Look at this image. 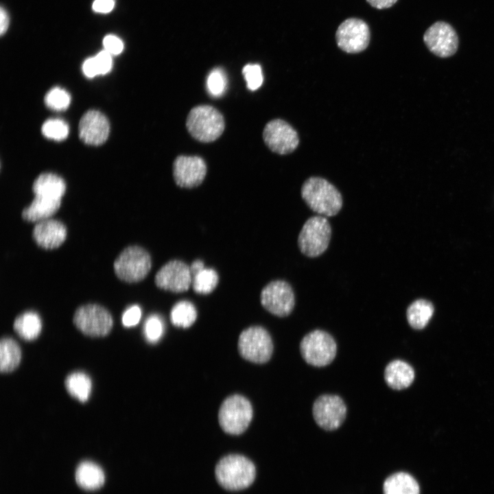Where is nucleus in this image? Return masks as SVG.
I'll list each match as a JSON object with an SVG mask.
<instances>
[{"label":"nucleus","mask_w":494,"mask_h":494,"mask_svg":"<svg viewBox=\"0 0 494 494\" xmlns=\"http://www.w3.org/2000/svg\"><path fill=\"white\" fill-rule=\"evenodd\" d=\"M227 78L221 68H215L209 73L207 78L208 93L214 97H221L227 88Z\"/></svg>","instance_id":"30"},{"label":"nucleus","mask_w":494,"mask_h":494,"mask_svg":"<svg viewBox=\"0 0 494 494\" xmlns=\"http://www.w3.org/2000/svg\"><path fill=\"white\" fill-rule=\"evenodd\" d=\"M60 206L61 200L35 196L30 205L23 210L21 216L27 222H38L49 218L58 211Z\"/></svg>","instance_id":"20"},{"label":"nucleus","mask_w":494,"mask_h":494,"mask_svg":"<svg viewBox=\"0 0 494 494\" xmlns=\"http://www.w3.org/2000/svg\"><path fill=\"white\" fill-rule=\"evenodd\" d=\"M21 351L18 343L10 338L1 339L0 343V370L3 373L13 371L19 364Z\"/></svg>","instance_id":"26"},{"label":"nucleus","mask_w":494,"mask_h":494,"mask_svg":"<svg viewBox=\"0 0 494 494\" xmlns=\"http://www.w3.org/2000/svg\"><path fill=\"white\" fill-rule=\"evenodd\" d=\"M219 277L217 272L212 268H204L192 279L193 290L200 294H208L217 287Z\"/></svg>","instance_id":"29"},{"label":"nucleus","mask_w":494,"mask_h":494,"mask_svg":"<svg viewBox=\"0 0 494 494\" xmlns=\"http://www.w3.org/2000/svg\"><path fill=\"white\" fill-rule=\"evenodd\" d=\"M242 74L250 91L258 89L263 84L262 69L258 64H248L242 69Z\"/></svg>","instance_id":"34"},{"label":"nucleus","mask_w":494,"mask_h":494,"mask_svg":"<svg viewBox=\"0 0 494 494\" xmlns=\"http://www.w3.org/2000/svg\"><path fill=\"white\" fill-rule=\"evenodd\" d=\"M41 130L45 137L57 141L65 139L69 132L67 124L60 119L47 120L43 124Z\"/></svg>","instance_id":"31"},{"label":"nucleus","mask_w":494,"mask_h":494,"mask_svg":"<svg viewBox=\"0 0 494 494\" xmlns=\"http://www.w3.org/2000/svg\"><path fill=\"white\" fill-rule=\"evenodd\" d=\"M45 103L49 108L54 110H64L71 103V96L64 89L54 87L46 94Z\"/></svg>","instance_id":"32"},{"label":"nucleus","mask_w":494,"mask_h":494,"mask_svg":"<svg viewBox=\"0 0 494 494\" xmlns=\"http://www.w3.org/2000/svg\"><path fill=\"white\" fill-rule=\"evenodd\" d=\"M238 351L245 360L253 363L263 364L272 356V340L266 329L260 326H252L240 333Z\"/></svg>","instance_id":"8"},{"label":"nucleus","mask_w":494,"mask_h":494,"mask_svg":"<svg viewBox=\"0 0 494 494\" xmlns=\"http://www.w3.org/2000/svg\"><path fill=\"white\" fill-rule=\"evenodd\" d=\"M312 414L319 427L331 431L340 427L345 420L346 406L338 395H322L315 400Z\"/></svg>","instance_id":"13"},{"label":"nucleus","mask_w":494,"mask_h":494,"mask_svg":"<svg viewBox=\"0 0 494 494\" xmlns=\"http://www.w3.org/2000/svg\"><path fill=\"white\" fill-rule=\"evenodd\" d=\"M197 318L195 306L189 301H181L176 303L170 312L172 323L178 327L188 328Z\"/></svg>","instance_id":"28"},{"label":"nucleus","mask_w":494,"mask_h":494,"mask_svg":"<svg viewBox=\"0 0 494 494\" xmlns=\"http://www.w3.org/2000/svg\"><path fill=\"white\" fill-rule=\"evenodd\" d=\"M141 310L138 305H133L127 309L122 316V323L126 327L136 325L140 320Z\"/></svg>","instance_id":"37"},{"label":"nucleus","mask_w":494,"mask_h":494,"mask_svg":"<svg viewBox=\"0 0 494 494\" xmlns=\"http://www.w3.org/2000/svg\"><path fill=\"white\" fill-rule=\"evenodd\" d=\"M204 160L198 156H178L173 163V177L176 184L183 188L199 186L207 174Z\"/></svg>","instance_id":"16"},{"label":"nucleus","mask_w":494,"mask_h":494,"mask_svg":"<svg viewBox=\"0 0 494 494\" xmlns=\"http://www.w3.org/2000/svg\"><path fill=\"white\" fill-rule=\"evenodd\" d=\"M419 486L409 473L398 472L389 476L384 483V494H419Z\"/></svg>","instance_id":"24"},{"label":"nucleus","mask_w":494,"mask_h":494,"mask_svg":"<svg viewBox=\"0 0 494 494\" xmlns=\"http://www.w3.org/2000/svg\"><path fill=\"white\" fill-rule=\"evenodd\" d=\"M186 127L189 133L198 141L210 143L223 133L225 121L222 114L211 105H199L189 111Z\"/></svg>","instance_id":"3"},{"label":"nucleus","mask_w":494,"mask_h":494,"mask_svg":"<svg viewBox=\"0 0 494 494\" xmlns=\"http://www.w3.org/2000/svg\"><path fill=\"white\" fill-rule=\"evenodd\" d=\"M115 0H95L93 10L96 12L108 13L114 8Z\"/></svg>","instance_id":"38"},{"label":"nucleus","mask_w":494,"mask_h":494,"mask_svg":"<svg viewBox=\"0 0 494 494\" xmlns=\"http://www.w3.org/2000/svg\"><path fill=\"white\" fill-rule=\"evenodd\" d=\"M252 416L250 402L244 396L233 395L222 402L218 412V421L226 433L238 435L248 428Z\"/></svg>","instance_id":"4"},{"label":"nucleus","mask_w":494,"mask_h":494,"mask_svg":"<svg viewBox=\"0 0 494 494\" xmlns=\"http://www.w3.org/2000/svg\"><path fill=\"white\" fill-rule=\"evenodd\" d=\"M164 325L162 319L157 315L149 316L143 326V334L150 343L158 342L163 334Z\"/></svg>","instance_id":"33"},{"label":"nucleus","mask_w":494,"mask_h":494,"mask_svg":"<svg viewBox=\"0 0 494 494\" xmlns=\"http://www.w3.org/2000/svg\"><path fill=\"white\" fill-rule=\"evenodd\" d=\"M219 484L228 491H239L248 487L254 482L256 469L246 457L230 454L223 457L215 470Z\"/></svg>","instance_id":"2"},{"label":"nucleus","mask_w":494,"mask_h":494,"mask_svg":"<svg viewBox=\"0 0 494 494\" xmlns=\"http://www.w3.org/2000/svg\"><path fill=\"white\" fill-rule=\"evenodd\" d=\"M9 16L6 10L1 6L0 8V34L3 36L9 26Z\"/></svg>","instance_id":"41"},{"label":"nucleus","mask_w":494,"mask_h":494,"mask_svg":"<svg viewBox=\"0 0 494 494\" xmlns=\"http://www.w3.org/2000/svg\"><path fill=\"white\" fill-rule=\"evenodd\" d=\"M93 58L98 75L108 73L113 65L111 55L106 50L101 51Z\"/></svg>","instance_id":"35"},{"label":"nucleus","mask_w":494,"mask_h":494,"mask_svg":"<svg viewBox=\"0 0 494 494\" xmlns=\"http://www.w3.org/2000/svg\"><path fill=\"white\" fill-rule=\"evenodd\" d=\"M82 71L87 78H94L98 75L93 58L86 59L82 64Z\"/></svg>","instance_id":"39"},{"label":"nucleus","mask_w":494,"mask_h":494,"mask_svg":"<svg viewBox=\"0 0 494 494\" xmlns=\"http://www.w3.org/2000/svg\"><path fill=\"white\" fill-rule=\"evenodd\" d=\"M117 277L127 283H137L144 279L152 267L150 254L138 246L124 248L114 262Z\"/></svg>","instance_id":"5"},{"label":"nucleus","mask_w":494,"mask_h":494,"mask_svg":"<svg viewBox=\"0 0 494 494\" xmlns=\"http://www.w3.org/2000/svg\"><path fill=\"white\" fill-rule=\"evenodd\" d=\"M65 387L71 396L80 402H85L90 396L92 382L91 378L86 373L77 371L67 377Z\"/></svg>","instance_id":"27"},{"label":"nucleus","mask_w":494,"mask_h":494,"mask_svg":"<svg viewBox=\"0 0 494 494\" xmlns=\"http://www.w3.org/2000/svg\"><path fill=\"white\" fill-rule=\"evenodd\" d=\"M415 377L414 370L408 362L395 360L389 362L384 370V379L393 390H400L408 388Z\"/></svg>","instance_id":"19"},{"label":"nucleus","mask_w":494,"mask_h":494,"mask_svg":"<svg viewBox=\"0 0 494 494\" xmlns=\"http://www.w3.org/2000/svg\"><path fill=\"white\" fill-rule=\"evenodd\" d=\"M13 327L20 338L32 341L38 337L42 329V322L36 312L26 311L16 318Z\"/></svg>","instance_id":"25"},{"label":"nucleus","mask_w":494,"mask_h":494,"mask_svg":"<svg viewBox=\"0 0 494 494\" xmlns=\"http://www.w3.org/2000/svg\"><path fill=\"white\" fill-rule=\"evenodd\" d=\"M373 8L377 9H386L394 5L398 0H366Z\"/></svg>","instance_id":"40"},{"label":"nucleus","mask_w":494,"mask_h":494,"mask_svg":"<svg viewBox=\"0 0 494 494\" xmlns=\"http://www.w3.org/2000/svg\"><path fill=\"white\" fill-rule=\"evenodd\" d=\"M189 268L192 277H193L196 274H197L198 272H200L204 268V265L202 261L197 259L191 263V266H189Z\"/></svg>","instance_id":"42"},{"label":"nucleus","mask_w":494,"mask_h":494,"mask_svg":"<svg viewBox=\"0 0 494 494\" xmlns=\"http://www.w3.org/2000/svg\"><path fill=\"white\" fill-rule=\"evenodd\" d=\"M192 279L188 265L180 260H171L156 272L154 282L160 289L179 293L189 288Z\"/></svg>","instance_id":"15"},{"label":"nucleus","mask_w":494,"mask_h":494,"mask_svg":"<svg viewBox=\"0 0 494 494\" xmlns=\"http://www.w3.org/2000/svg\"><path fill=\"white\" fill-rule=\"evenodd\" d=\"M73 321L84 334L91 337L106 336L113 327V320L109 311L97 304L79 307L75 311Z\"/></svg>","instance_id":"9"},{"label":"nucleus","mask_w":494,"mask_h":494,"mask_svg":"<svg viewBox=\"0 0 494 494\" xmlns=\"http://www.w3.org/2000/svg\"><path fill=\"white\" fill-rule=\"evenodd\" d=\"M370 32L368 24L359 18H348L338 26L336 32L338 47L348 54H357L368 46Z\"/></svg>","instance_id":"10"},{"label":"nucleus","mask_w":494,"mask_h":494,"mask_svg":"<svg viewBox=\"0 0 494 494\" xmlns=\"http://www.w3.org/2000/svg\"><path fill=\"white\" fill-rule=\"evenodd\" d=\"M260 300L267 311L279 317L290 314L295 305L291 285L282 280L272 281L267 284L261 290Z\"/></svg>","instance_id":"12"},{"label":"nucleus","mask_w":494,"mask_h":494,"mask_svg":"<svg viewBox=\"0 0 494 494\" xmlns=\"http://www.w3.org/2000/svg\"><path fill=\"white\" fill-rule=\"evenodd\" d=\"M300 351L307 364L322 367L331 364L334 360L337 345L329 333L316 329L303 337L300 344Z\"/></svg>","instance_id":"7"},{"label":"nucleus","mask_w":494,"mask_h":494,"mask_svg":"<svg viewBox=\"0 0 494 494\" xmlns=\"http://www.w3.org/2000/svg\"><path fill=\"white\" fill-rule=\"evenodd\" d=\"M35 196L51 199L61 200L66 191L64 180L54 173H43L34 180L32 185Z\"/></svg>","instance_id":"21"},{"label":"nucleus","mask_w":494,"mask_h":494,"mask_svg":"<svg viewBox=\"0 0 494 494\" xmlns=\"http://www.w3.org/2000/svg\"><path fill=\"white\" fill-rule=\"evenodd\" d=\"M75 480L82 489L94 490L103 484L104 474L102 469L94 462L84 461L76 469Z\"/></svg>","instance_id":"23"},{"label":"nucleus","mask_w":494,"mask_h":494,"mask_svg":"<svg viewBox=\"0 0 494 494\" xmlns=\"http://www.w3.org/2000/svg\"><path fill=\"white\" fill-rule=\"evenodd\" d=\"M301 196L313 211L322 216H334L342 207L340 192L331 183L320 177L307 178L302 185Z\"/></svg>","instance_id":"1"},{"label":"nucleus","mask_w":494,"mask_h":494,"mask_svg":"<svg viewBox=\"0 0 494 494\" xmlns=\"http://www.w3.org/2000/svg\"><path fill=\"white\" fill-rule=\"evenodd\" d=\"M423 38L428 50L442 58L454 56L459 46L456 30L443 21H438L431 25L425 32Z\"/></svg>","instance_id":"11"},{"label":"nucleus","mask_w":494,"mask_h":494,"mask_svg":"<svg viewBox=\"0 0 494 494\" xmlns=\"http://www.w3.org/2000/svg\"><path fill=\"white\" fill-rule=\"evenodd\" d=\"M103 45L104 50L110 55H118L121 53L124 49V43L122 40L115 35H107L104 38Z\"/></svg>","instance_id":"36"},{"label":"nucleus","mask_w":494,"mask_h":494,"mask_svg":"<svg viewBox=\"0 0 494 494\" xmlns=\"http://www.w3.org/2000/svg\"><path fill=\"white\" fill-rule=\"evenodd\" d=\"M434 311V307L431 301L423 298L417 299L407 308L408 322L414 329H423L432 318Z\"/></svg>","instance_id":"22"},{"label":"nucleus","mask_w":494,"mask_h":494,"mask_svg":"<svg viewBox=\"0 0 494 494\" xmlns=\"http://www.w3.org/2000/svg\"><path fill=\"white\" fill-rule=\"evenodd\" d=\"M67 233V228L62 222L48 218L36 224L32 231V237L40 247L51 250L64 243Z\"/></svg>","instance_id":"18"},{"label":"nucleus","mask_w":494,"mask_h":494,"mask_svg":"<svg viewBox=\"0 0 494 494\" xmlns=\"http://www.w3.org/2000/svg\"><path fill=\"white\" fill-rule=\"evenodd\" d=\"M331 235V228L325 216L311 217L305 222L298 235V248L307 257L320 256L328 248Z\"/></svg>","instance_id":"6"},{"label":"nucleus","mask_w":494,"mask_h":494,"mask_svg":"<svg viewBox=\"0 0 494 494\" xmlns=\"http://www.w3.org/2000/svg\"><path fill=\"white\" fill-rule=\"evenodd\" d=\"M110 125L106 117L95 110L87 111L79 123V137L85 143L99 145L108 139Z\"/></svg>","instance_id":"17"},{"label":"nucleus","mask_w":494,"mask_h":494,"mask_svg":"<svg viewBox=\"0 0 494 494\" xmlns=\"http://www.w3.org/2000/svg\"><path fill=\"white\" fill-rule=\"evenodd\" d=\"M263 139L267 147L279 154H287L296 150L299 143L296 130L287 121L275 119L266 124Z\"/></svg>","instance_id":"14"}]
</instances>
